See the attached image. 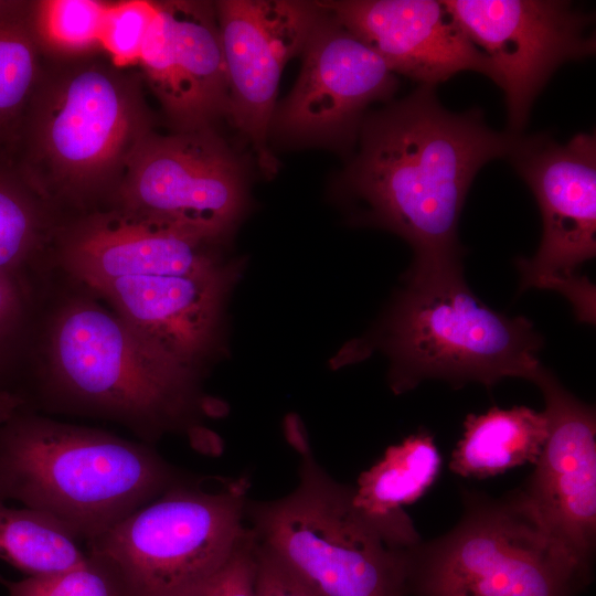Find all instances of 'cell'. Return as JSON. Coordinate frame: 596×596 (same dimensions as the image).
Listing matches in <instances>:
<instances>
[{
    "instance_id": "cell-31",
    "label": "cell",
    "mask_w": 596,
    "mask_h": 596,
    "mask_svg": "<svg viewBox=\"0 0 596 596\" xmlns=\"http://www.w3.org/2000/svg\"><path fill=\"white\" fill-rule=\"evenodd\" d=\"M224 567L213 577L196 586L183 596H223Z\"/></svg>"
},
{
    "instance_id": "cell-28",
    "label": "cell",
    "mask_w": 596,
    "mask_h": 596,
    "mask_svg": "<svg viewBox=\"0 0 596 596\" xmlns=\"http://www.w3.org/2000/svg\"><path fill=\"white\" fill-rule=\"evenodd\" d=\"M255 593L256 596H321L256 541Z\"/></svg>"
},
{
    "instance_id": "cell-22",
    "label": "cell",
    "mask_w": 596,
    "mask_h": 596,
    "mask_svg": "<svg viewBox=\"0 0 596 596\" xmlns=\"http://www.w3.org/2000/svg\"><path fill=\"white\" fill-rule=\"evenodd\" d=\"M87 558L81 541L50 517L0 501V560L41 576L78 567Z\"/></svg>"
},
{
    "instance_id": "cell-1",
    "label": "cell",
    "mask_w": 596,
    "mask_h": 596,
    "mask_svg": "<svg viewBox=\"0 0 596 596\" xmlns=\"http://www.w3.org/2000/svg\"><path fill=\"white\" fill-rule=\"evenodd\" d=\"M519 136L497 132L473 109L450 113L434 86L369 115L361 147L344 174L370 223L406 240V278L461 272L458 223L470 184L488 161L509 156Z\"/></svg>"
},
{
    "instance_id": "cell-26",
    "label": "cell",
    "mask_w": 596,
    "mask_h": 596,
    "mask_svg": "<svg viewBox=\"0 0 596 596\" xmlns=\"http://www.w3.org/2000/svg\"><path fill=\"white\" fill-rule=\"evenodd\" d=\"M28 297L23 276L0 272V392L19 394L14 377L28 326Z\"/></svg>"
},
{
    "instance_id": "cell-21",
    "label": "cell",
    "mask_w": 596,
    "mask_h": 596,
    "mask_svg": "<svg viewBox=\"0 0 596 596\" xmlns=\"http://www.w3.org/2000/svg\"><path fill=\"white\" fill-rule=\"evenodd\" d=\"M42 57L30 1L0 0V162L8 166L43 70Z\"/></svg>"
},
{
    "instance_id": "cell-24",
    "label": "cell",
    "mask_w": 596,
    "mask_h": 596,
    "mask_svg": "<svg viewBox=\"0 0 596 596\" xmlns=\"http://www.w3.org/2000/svg\"><path fill=\"white\" fill-rule=\"evenodd\" d=\"M44 204L12 167L0 162V272L23 276L42 240Z\"/></svg>"
},
{
    "instance_id": "cell-6",
    "label": "cell",
    "mask_w": 596,
    "mask_h": 596,
    "mask_svg": "<svg viewBox=\"0 0 596 596\" xmlns=\"http://www.w3.org/2000/svg\"><path fill=\"white\" fill-rule=\"evenodd\" d=\"M380 334L398 394L427 379L488 387L511 376L532 381L541 366L543 341L533 324L483 304L462 272L406 279Z\"/></svg>"
},
{
    "instance_id": "cell-9",
    "label": "cell",
    "mask_w": 596,
    "mask_h": 596,
    "mask_svg": "<svg viewBox=\"0 0 596 596\" xmlns=\"http://www.w3.org/2000/svg\"><path fill=\"white\" fill-rule=\"evenodd\" d=\"M539 204L543 234L535 255L517 262L520 288L554 289L594 322L595 289L577 268L596 255V137L579 132L560 145L544 136L518 138L509 155Z\"/></svg>"
},
{
    "instance_id": "cell-12",
    "label": "cell",
    "mask_w": 596,
    "mask_h": 596,
    "mask_svg": "<svg viewBox=\"0 0 596 596\" xmlns=\"http://www.w3.org/2000/svg\"><path fill=\"white\" fill-rule=\"evenodd\" d=\"M214 7L230 92L227 119L270 178L277 161L268 138L281 73L301 54L323 10L318 2L292 0H221Z\"/></svg>"
},
{
    "instance_id": "cell-17",
    "label": "cell",
    "mask_w": 596,
    "mask_h": 596,
    "mask_svg": "<svg viewBox=\"0 0 596 596\" xmlns=\"http://www.w3.org/2000/svg\"><path fill=\"white\" fill-rule=\"evenodd\" d=\"M213 242L182 226L116 207L74 224L62 238L61 262L94 289L121 277L219 269L223 265L211 251Z\"/></svg>"
},
{
    "instance_id": "cell-2",
    "label": "cell",
    "mask_w": 596,
    "mask_h": 596,
    "mask_svg": "<svg viewBox=\"0 0 596 596\" xmlns=\"http://www.w3.org/2000/svg\"><path fill=\"white\" fill-rule=\"evenodd\" d=\"M91 55L43 65L21 123L11 167L44 203L114 193L152 131L137 77Z\"/></svg>"
},
{
    "instance_id": "cell-25",
    "label": "cell",
    "mask_w": 596,
    "mask_h": 596,
    "mask_svg": "<svg viewBox=\"0 0 596 596\" xmlns=\"http://www.w3.org/2000/svg\"><path fill=\"white\" fill-rule=\"evenodd\" d=\"M156 1L107 2L100 34V49L113 65L123 68L139 64L141 49L155 18Z\"/></svg>"
},
{
    "instance_id": "cell-16",
    "label": "cell",
    "mask_w": 596,
    "mask_h": 596,
    "mask_svg": "<svg viewBox=\"0 0 596 596\" xmlns=\"http://www.w3.org/2000/svg\"><path fill=\"white\" fill-rule=\"evenodd\" d=\"M369 45L394 74L434 86L461 71L493 82L494 67L466 35L444 1H317Z\"/></svg>"
},
{
    "instance_id": "cell-15",
    "label": "cell",
    "mask_w": 596,
    "mask_h": 596,
    "mask_svg": "<svg viewBox=\"0 0 596 596\" xmlns=\"http://www.w3.org/2000/svg\"><path fill=\"white\" fill-rule=\"evenodd\" d=\"M139 60L174 131L213 129L227 118L230 92L213 2L156 1Z\"/></svg>"
},
{
    "instance_id": "cell-30",
    "label": "cell",
    "mask_w": 596,
    "mask_h": 596,
    "mask_svg": "<svg viewBox=\"0 0 596 596\" xmlns=\"http://www.w3.org/2000/svg\"><path fill=\"white\" fill-rule=\"evenodd\" d=\"M26 406L28 403L21 395L11 392H0V425Z\"/></svg>"
},
{
    "instance_id": "cell-27",
    "label": "cell",
    "mask_w": 596,
    "mask_h": 596,
    "mask_svg": "<svg viewBox=\"0 0 596 596\" xmlns=\"http://www.w3.org/2000/svg\"><path fill=\"white\" fill-rule=\"evenodd\" d=\"M0 582L8 596H124L107 570L89 556L86 563L68 571L20 581L0 577Z\"/></svg>"
},
{
    "instance_id": "cell-10",
    "label": "cell",
    "mask_w": 596,
    "mask_h": 596,
    "mask_svg": "<svg viewBox=\"0 0 596 596\" xmlns=\"http://www.w3.org/2000/svg\"><path fill=\"white\" fill-rule=\"evenodd\" d=\"M114 199L118 209L216 241L243 212L245 172L214 129L151 131L132 152Z\"/></svg>"
},
{
    "instance_id": "cell-7",
    "label": "cell",
    "mask_w": 596,
    "mask_h": 596,
    "mask_svg": "<svg viewBox=\"0 0 596 596\" xmlns=\"http://www.w3.org/2000/svg\"><path fill=\"white\" fill-rule=\"evenodd\" d=\"M246 478L187 477L86 543L124 596H183L217 574L248 533Z\"/></svg>"
},
{
    "instance_id": "cell-8",
    "label": "cell",
    "mask_w": 596,
    "mask_h": 596,
    "mask_svg": "<svg viewBox=\"0 0 596 596\" xmlns=\"http://www.w3.org/2000/svg\"><path fill=\"white\" fill-rule=\"evenodd\" d=\"M466 497L455 528L412 550L409 596H574L588 582L517 493Z\"/></svg>"
},
{
    "instance_id": "cell-13",
    "label": "cell",
    "mask_w": 596,
    "mask_h": 596,
    "mask_svg": "<svg viewBox=\"0 0 596 596\" xmlns=\"http://www.w3.org/2000/svg\"><path fill=\"white\" fill-rule=\"evenodd\" d=\"M541 390L549 433L519 500L542 531L589 577L596 536L595 411L542 364Z\"/></svg>"
},
{
    "instance_id": "cell-29",
    "label": "cell",
    "mask_w": 596,
    "mask_h": 596,
    "mask_svg": "<svg viewBox=\"0 0 596 596\" xmlns=\"http://www.w3.org/2000/svg\"><path fill=\"white\" fill-rule=\"evenodd\" d=\"M223 596H256L255 540L248 533L224 567Z\"/></svg>"
},
{
    "instance_id": "cell-23",
    "label": "cell",
    "mask_w": 596,
    "mask_h": 596,
    "mask_svg": "<svg viewBox=\"0 0 596 596\" xmlns=\"http://www.w3.org/2000/svg\"><path fill=\"white\" fill-rule=\"evenodd\" d=\"M106 4L97 0L30 1V19L43 56L68 60L100 49Z\"/></svg>"
},
{
    "instance_id": "cell-18",
    "label": "cell",
    "mask_w": 596,
    "mask_h": 596,
    "mask_svg": "<svg viewBox=\"0 0 596 596\" xmlns=\"http://www.w3.org/2000/svg\"><path fill=\"white\" fill-rule=\"evenodd\" d=\"M231 270L116 278L93 290L151 343L193 366L210 347Z\"/></svg>"
},
{
    "instance_id": "cell-14",
    "label": "cell",
    "mask_w": 596,
    "mask_h": 596,
    "mask_svg": "<svg viewBox=\"0 0 596 596\" xmlns=\"http://www.w3.org/2000/svg\"><path fill=\"white\" fill-rule=\"evenodd\" d=\"M322 10L301 52L297 82L273 115L270 134L285 140H349L368 106L397 88L396 74L381 56Z\"/></svg>"
},
{
    "instance_id": "cell-19",
    "label": "cell",
    "mask_w": 596,
    "mask_h": 596,
    "mask_svg": "<svg viewBox=\"0 0 596 596\" xmlns=\"http://www.w3.org/2000/svg\"><path fill=\"white\" fill-rule=\"evenodd\" d=\"M440 467L434 437L421 430L389 447L361 473L353 487V503L392 546L412 550L421 544V538L404 505L426 492Z\"/></svg>"
},
{
    "instance_id": "cell-4",
    "label": "cell",
    "mask_w": 596,
    "mask_h": 596,
    "mask_svg": "<svg viewBox=\"0 0 596 596\" xmlns=\"http://www.w3.org/2000/svg\"><path fill=\"white\" fill-rule=\"evenodd\" d=\"M49 355L43 392L55 407L117 421L146 441L190 434L203 409L193 366L95 302L60 310Z\"/></svg>"
},
{
    "instance_id": "cell-20",
    "label": "cell",
    "mask_w": 596,
    "mask_h": 596,
    "mask_svg": "<svg viewBox=\"0 0 596 596\" xmlns=\"http://www.w3.org/2000/svg\"><path fill=\"white\" fill-rule=\"evenodd\" d=\"M549 433L544 412L525 406L469 414L449 468L467 478H488L538 460Z\"/></svg>"
},
{
    "instance_id": "cell-3",
    "label": "cell",
    "mask_w": 596,
    "mask_h": 596,
    "mask_svg": "<svg viewBox=\"0 0 596 596\" xmlns=\"http://www.w3.org/2000/svg\"><path fill=\"white\" fill-rule=\"evenodd\" d=\"M187 477L148 444L29 408L0 425V501L41 512L85 543Z\"/></svg>"
},
{
    "instance_id": "cell-11",
    "label": "cell",
    "mask_w": 596,
    "mask_h": 596,
    "mask_svg": "<svg viewBox=\"0 0 596 596\" xmlns=\"http://www.w3.org/2000/svg\"><path fill=\"white\" fill-rule=\"evenodd\" d=\"M468 39L491 61L505 95L509 132L524 126L555 70L594 54L592 14L555 0H446Z\"/></svg>"
},
{
    "instance_id": "cell-5",
    "label": "cell",
    "mask_w": 596,
    "mask_h": 596,
    "mask_svg": "<svg viewBox=\"0 0 596 596\" xmlns=\"http://www.w3.org/2000/svg\"><path fill=\"white\" fill-rule=\"evenodd\" d=\"M287 432L297 482L277 499H248L257 544L321 596H409L412 550L387 543L355 508L353 487L324 469L299 429Z\"/></svg>"
}]
</instances>
